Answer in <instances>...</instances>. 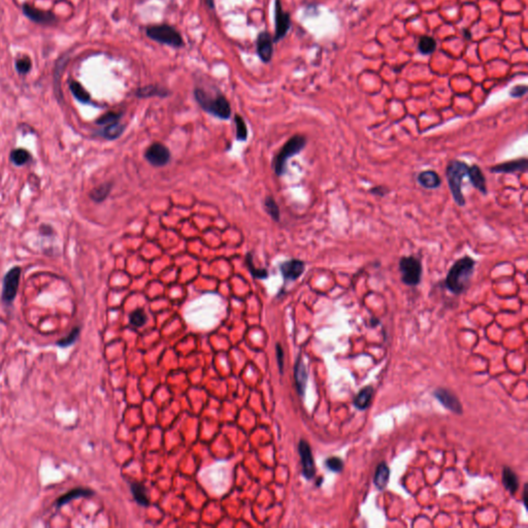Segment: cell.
I'll return each instance as SVG.
<instances>
[{
	"label": "cell",
	"instance_id": "obj_35",
	"mask_svg": "<svg viewBox=\"0 0 528 528\" xmlns=\"http://www.w3.org/2000/svg\"><path fill=\"white\" fill-rule=\"evenodd\" d=\"M120 118H121V114L111 112V113H108V114L103 115L102 117H100L97 120V124H99V125H110L112 123L118 122Z\"/></svg>",
	"mask_w": 528,
	"mask_h": 528
},
{
	"label": "cell",
	"instance_id": "obj_4",
	"mask_svg": "<svg viewBox=\"0 0 528 528\" xmlns=\"http://www.w3.org/2000/svg\"><path fill=\"white\" fill-rule=\"evenodd\" d=\"M146 36L157 41L159 44L170 46L173 48H182L184 46V39L181 33L171 25H152L145 29Z\"/></svg>",
	"mask_w": 528,
	"mask_h": 528
},
{
	"label": "cell",
	"instance_id": "obj_31",
	"mask_svg": "<svg viewBox=\"0 0 528 528\" xmlns=\"http://www.w3.org/2000/svg\"><path fill=\"white\" fill-rule=\"evenodd\" d=\"M264 205H265L266 212L272 217V219L274 221H279L280 220V208L276 200H274L271 196H267L265 198Z\"/></svg>",
	"mask_w": 528,
	"mask_h": 528
},
{
	"label": "cell",
	"instance_id": "obj_12",
	"mask_svg": "<svg viewBox=\"0 0 528 528\" xmlns=\"http://www.w3.org/2000/svg\"><path fill=\"white\" fill-rule=\"evenodd\" d=\"M433 395L435 396V398L439 401V403L445 407L446 409H448L449 411H451L452 413H455V414H458V415H461L462 414V406L460 404L459 399L456 397L455 394H453L451 391L447 390V389H442V388H439V389H436L433 393Z\"/></svg>",
	"mask_w": 528,
	"mask_h": 528
},
{
	"label": "cell",
	"instance_id": "obj_24",
	"mask_svg": "<svg viewBox=\"0 0 528 528\" xmlns=\"http://www.w3.org/2000/svg\"><path fill=\"white\" fill-rule=\"evenodd\" d=\"M436 49V40L429 35H423L420 37L418 43V50L423 55H430Z\"/></svg>",
	"mask_w": 528,
	"mask_h": 528
},
{
	"label": "cell",
	"instance_id": "obj_6",
	"mask_svg": "<svg viewBox=\"0 0 528 528\" xmlns=\"http://www.w3.org/2000/svg\"><path fill=\"white\" fill-rule=\"evenodd\" d=\"M401 281L407 286H418L422 279V263L415 256H404L399 260Z\"/></svg>",
	"mask_w": 528,
	"mask_h": 528
},
{
	"label": "cell",
	"instance_id": "obj_29",
	"mask_svg": "<svg viewBox=\"0 0 528 528\" xmlns=\"http://www.w3.org/2000/svg\"><path fill=\"white\" fill-rule=\"evenodd\" d=\"M246 264L251 272V274L253 277H254L255 279H266L268 273H267V270L266 269H258L255 267L254 265V262H253V256L251 253H249V254H247L246 256Z\"/></svg>",
	"mask_w": 528,
	"mask_h": 528
},
{
	"label": "cell",
	"instance_id": "obj_40",
	"mask_svg": "<svg viewBox=\"0 0 528 528\" xmlns=\"http://www.w3.org/2000/svg\"><path fill=\"white\" fill-rule=\"evenodd\" d=\"M276 350H277V358H278V363H279V367H280V371L283 372V367H284V351L281 347L280 344H277L276 346Z\"/></svg>",
	"mask_w": 528,
	"mask_h": 528
},
{
	"label": "cell",
	"instance_id": "obj_9",
	"mask_svg": "<svg viewBox=\"0 0 528 528\" xmlns=\"http://www.w3.org/2000/svg\"><path fill=\"white\" fill-rule=\"evenodd\" d=\"M145 159L154 166H164L171 159V152L167 147L159 142H155L147 147L144 153Z\"/></svg>",
	"mask_w": 528,
	"mask_h": 528
},
{
	"label": "cell",
	"instance_id": "obj_1",
	"mask_svg": "<svg viewBox=\"0 0 528 528\" xmlns=\"http://www.w3.org/2000/svg\"><path fill=\"white\" fill-rule=\"evenodd\" d=\"M476 260L470 256H463L453 263L445 279L446 288L455 295L466 291L475 272Z\"/></svg>",
	"mask_w": 528,
	"mask_h": 528
},
{
	"label": "cell",
	"instance_id": "obj_43",
	"mask_svg": "<svg viewBox=\"0 0 528 528\" xmlns=\"http://www.w3.org/2000/svg\"><path fill=\"white\" fill-rule=\"evenodd\" d=\"M379 323H380V321H379L378 319H372V320H370V325H371L372 327L376 326Z\"/></svg>",
	"mask_w": 528,
	"mask_h": 528
},
{
	"label": "cell",
	"instance_id": "obj_19",
	"mask_svg": "<svg viewBox=\"0 0 528 528\" xmlns=\"http://www.w3.org/2000/svg\"><path fill=\"white\" fill-rule=\"evenodd\" d=\"M135 95L139 98H149V97H155V96L166 97L170 95V91L158 85H149V86L138 88L135 92Z\"/></svg>",
	"mask_w": 528,
	"mask_h": 528
},
{
	"label": "cell",
	"instance_id": "obj_7",
	"mask_svg": "<svg viewBox=\"0 0 528 528\" xmlns=\"http://www.w3.org/2000/svg\"><path fill=\"white\" fill-rule=\"evenodd\" d=\"M274 20H276V32H274L273 43H279L283 39L291 27L290 14L283 11L281 0L274 3Z\"/></svg>",
	"mask_w": 528,
	"mask_h": 528
},
{
	"label": "cell",
	"instance_id": "obj_36",
	"mask_svg": "<svg viewBox=\"0 0 528 528\" xmlns=\"http://www.w3.org/2000/svg\"><path fill=\"white\" fill-rule=\"evenodd\" d=\"M79 334H80V329L79 328L72 329V331L70 332V334L68 336L64 337V339L61 340L60 342H58V345L60 347H68V346H70L71 344H73L77 341Z\"/></svg>",
	"mask_w": 528,
	"mask_h": 528
},
{
	"label": "cell",
	"instance_id": "obj_39",
	"mask_svg": "<svg viewBox=\"0 0 528 528\" xmlns=\"http://www.w3.org/2000/svg\"><path fill=\"white\" fill-rule=\"evenodd\" d=\"M369 192L371 194H373V195H379V196L383 197L389 192V190L386 187H384V186H376L374 188H371L369 190Z\"/></svg>",
	"mask_w": 528,
	"mask_h": 528
},
{
	"label": "cell",
	"instance_id": "obj_13",
	"mask_svg": "<svg viewBox=\"0 0 528 528\" xmlns=\"http://www.w3.org/2000/svg\"><path fill=\"white\" fill-rule=\"evenodd\" d=\"M306 264L299 259H291L283 262L280 265L282 276L286 281L297 280L305 272Z\"/></svg>",
	"mask_w": 528,
	"mask_h": 528
},
{
	"label": "cell",
	"instance_id": "obj_17",
	"mask_svg": "<svg viewBox=\"0 0 528 528\" xmlns=\"http://www.w3.org/2000/svg\"><path fill=\"white\" fill-rule=\"evenodd\" d=\"M24 13L25 15L31 19L32 21H34V22L36 23H40V24H51L53 22H55V16L50 13V12H44V11H39L35 8H32L28 5H25L24 6Z\"/></svg>",
	"mask_w": 528,
	"mask_h": 528
},
{
	"label": "cell",
	"instance_id": "obj_42",
	"mask_svg": "<svg viewBox=\"0 0 528 528\" xmlns=\"http://www.w3.org/2000/svg\"><path fill=\"white\" fill-rule=\"evenodd\" d=\"M463 32H464L463 34H464V36H466V38H467V39H471V38H472V34H471L472 32H470V31H469V30H467V29H464V30H463Z\"/></svg>",
	"mask_w": 528,
	"mask_h": 528
},
{
	"label": "cell",
	"instance_id": "obj_41",
	"mask_svg": "<svg viewBox=\"0 0 528 528\" xmlns=\"http://www.w3.org/2000/svg\"><path fill=\"white\" fill-rule=\"evenodd\" d=\"M206 6H207L208 9L213 10V9L215 8V3H214V0H206Z\"/></svg>",
	"mask_w": 528,
	"mask_h": 528
},
{
	"label": "cell",
	"instance_id": "obj_18",
	"mask_svg": "<svg viewBox=\"0 0 528 528\" xmlns=\"http://www.w3.org/2000/svg\"><path fill=\"white\" fill-rule=\"evenodd\" d=\"M418 183L425 189H437L441 185V179L434 171H424L418 175Z\"/></svg>",
	"mask_w": 528,
	"mask_h": 528
},
{
	"label": "cell",
	"instance_id": "obj_37",
	"mask_svg": "<svg viewBox=\"0 0 528 528\" xmlns=\"http://www.w3.org/2000/svg\"><path fill=\"white\" fill-rule=\"evenodd\" d=\"M16 67L20 73H26L31 68V61L27 57L19 59L16 63Z\"/></svg>",
	"mask_w": 528,
	"mask_h": 528
},
{
	"label": "cell",
	"instance_id": "obj_23",
	"mask_svg": "<svg viewBox=\"0 0 528 528\" xmlns=\"http://www.w3.org/2000/svg\"><path fill=\"white\" fill-rule=\"evenodd\" d=\"M125 130V126L120 124L119 122L112 123L110 125H107V127L103 128V130L100 132V134L107 139L113 140L122 135V133Z\"/></svg>",
	"mask_w": 528,
	"mask_h": 528
},
{
	"label": "cell",
	"instance_id": "obj_5",
	"mask_svg": "<svg viewBox=\"0 0 528 528\" xmlns=\"http://www.w3.org/2000/svg\"><path fill=\"white\" fill-rule=\"evenodd\" d=\"M307 138L303 135H294L291 137L282 147V150L274 158L273 170L278 176H282L285 173V167L287 160L304 150L306 146Z\"/></svg>",
	"mask_w": 528,
	"mask_h": 528
},
{
	"label": "cell",
	"instance_id": "obj_34",
	"mask_svg": "<svg viewBox=\"0 0 528 528\" xmlns=\"http://www.w3.org/2000/svg\"><path fill=\"white\" fill-rule=\"evenodd\" d=\"M325 466L329 471L334 472V473H339V472H342L344 469V462L339 457H329L325 461Z\"/></svg>",
	"mask_w": 528,
	"mask_h": 528
},
{
	"label": "cell",
	"instance_id": "obj_8",
	"mask_svg": "<svg viewBox=\"0 0 528 528\" xmlns=\"http://www.w3.org/2000/svg\"><path fill=\"white\" fill-rule=\"evenodd\" d=\"M21 277L20 267L12 268L5 277L4 289H3V300L7 304H11L17 295L19 282Z\"/></svg>",
	"mask_w": 528,
	"mask_h": 528
},
{
	"label": "cell",
	"instance_id": "obj_27",
	"mask_svg": "<svg viewBox=\"0 0 528 528\" xmlns=\"http://www.w3.org/2000/svg\"><path fill=\"white\" fill-rule=\"evenodd\" d=\"M70 90L73 94V96L83 103H88L90 101V95L89 93L83 88L81 84L78 82H71L70 84Z\"/></svg>",
	"mask_w": 528,
	"mask_h": 528
},
{
	"label": "cell",
	"instance_id": "obj_38",
	"mask_svg": "<svg viewBox=\"0 0 528 528\" xmlns=\"http://www.w3.org/2000/svg\"><path fill=\"white\" fill-rule=\"evenodd\" d=\"M527 90L528 88L526 85H517L510 90V96L513 98L523 97L527 93Z\"/></svg>",
	"mask_w": 528,
	"mask_h": 528
},
{
	"label": "cell",
	"instance_id": "obj_33",
	"mask_svg": "<svg viewBox=\"0 0 528 528\" xmlns=\"http://www.w3.org/2000/svg\"><path fill=\"white\" fill-rule=\"evenodd\" d=\"M235 122L237 126V138L239 140H246L248 136V129L244 119L241 116L237 115L235 117Z\"/></svg>",
	"mask_w": 528,
	"mask_h": 528
},
{
	"label": "cell",
	"instance_id": "obj_11",
	"mask_svg": "<svg viewBox=\"0 0 528 528\" xmlns=\"http://www.w3.org/2000/svg\"><path fill=\"white\" fill-rule=\"evenodd\" d=\"M256 50L258 57L262 62H270L273 54V38L267 31H262L258 34L256 40Z\"/></svg>",
	"mask_w": 528,
	"mask_h": 528
},
{
	"label": "cell",
	"instance_id": "obj_32",
	"mask_svg": "<svg viewBox=\"0 0 528 528\" xmlns=\"http://www.w3.org/2000/svg\"><path fill=\"white\" fill-rule=\"evenodd\" d=\"M129 321H130V324L133 325L134 327L143 326L146 322V315L144 311L141 309H137L133 311L129 316Z\"/></svg>",
	"mask_w": 528,
	"mask_h": 528
},
{
	"label": "cell",
	"instance_id": "obj_22",
	"mask_svg": "<svg viewBox=\"0 0 528 528\" xmlns=\"http://www.w3.org/2000/svg\"><path fill=\"white\" fill-rule=\"evenodd\" d=\"M372 393H373V389L371 386H366L365 388H363L355 396L354 406L360 411L365 410L369 406Z\"/></svg>",
	"mask_w": 528,
	"mask_h": 528
},
{
	"label": "cell",
	"instance_id": "obj_21",
	"mask_svg": "<svg viewBox=\"0 0 528 528\" xmlns=\"http://www.w3.org/2000/svg\"><path fill=\"white\" fill-rule=\"evenodd\" d=\"M502 484L511 494H515L519 488V481L517 475L510 468H503Z\"/></svg>",
	"mask_w": 528,
	"mask_h": 528
},
{
	"label": "cell",
	"instance_id": "obj_3",
	"mask_svg": "<svg viewBox=\"0 0 528 528\" xmlns=\"http://www.w3.org/2000/svg\"><path fill=\"white\" fill-rule=\"evenodd\" d=\"M194 96L201 109L205 112L223 120L230 118L231 107L225 96L218 94L213 97L200 88H196L194 90Z\"/></svg>",
	"mask_w": 528,
	"mask_h": 528
},
{
	"label": "cell",
	"instance_id": "obj_25",
	"mask_svg": "<svg viewBox=\"0 0 528 528\" xmlns=\"http://www.w3.org/2000/svg\"><path fill=\"white\" fill-rule=\"evenodd\" d=\"M131 487V492L133 494V497L134 499L140 504V505H149V497H147V494H146V490H145V487L138 483V482H134L130 485Z\"/></svg>",
	"mask_w": 528,
	"mask_h": 528
},
{
	"label": "cell",
	"instance_id": "obj_26",
	"mask_svg": "<svg viewBox=\"0 0 528 528\" xmlns=\"http://www.w3.org/2000/svg\"><path fill=\"white\" fill-rule=\"evenodd\" d=\"M93 494V491L89 490V489H83V488H77V489H73L71 491H69L68 493L64 494L62 497H60L57 501V505L58 506H61L63 504L67 503L68 501L74 499V498H78V497H82V496H90Z\"/></svg>",
	"mask_w": 528,
	"mask_h": 528
},
{
	"label": "cell",
	"instance_id": "obj_20",
	"mask_svg": "<svg viewBox=\"0 0 528 528\" xmlns=\"http://www.w3.org/2000/svg\"><path fill=\"white\" fill-rule=\"evenodd\" d=\"M389 478H390V470L387 467V464L385 462L380 463L376 468L374 480H373L376 488L380 490L385 489L389 482Z\"/></svg>",
	"mask_w": 528,
	"mask_h": 528
},
{
	"label": "cell",
	"instance_id": "obj_16",
	"mask_svg": "<svg viewBox=\"0 0 528 528\" xmlns=\"http://www.w3.org/2000/svg\"><path fill=\"white\" fill-rule=\"evenodd\" d=\"M468 177L471 183L473 184V186L477 190H479V191L483 194H487L488 190H487V186H486V179H485V176L480 168V166L476 164L470 165Z\"/></svg>",
	"mask_w": 528,
	"mask_h": 528
},
{
	"label": "cell",
	"instance_id": "obj_10",
	"mask_svg": "<svg viewBox=\"0 0 528 528\" xmlns=\"http://www.w3.org/2000/svg\"><path fill=\"white\" fill-rule=\"evenodd\" d=\"M298 451H299V455L301 458L303 474L307 480H311L314 478L316 474V469H315V462H314L312 450L307 440L300 439L299 445H298Z\"/></svg>",
	"mask_w": 528,
	"mask_h": 528
},
{
	"label": "cell",
	"instance_id": "obj_15",
	"mask_svg": "<svg viewBox=\"0 0 528 528\" xmlns=\"http://www.w3.org/2000/svg\"><path fill=\"white\" fill-rule=\"evenodd\" d=\"M294 378H295V384H296L297 392L300 396L305 395L307 382H308V371L307 367L305 365V362L303 360L301 356L298 357L294 366Z\"/></svg>",
	"mask_w": 528,
	"mask_h": 528
},
{
	"label": "cell",
	"instance_id": "obj_30",
	"mask_svg": "<svg viewBox=\"0 0 528 528\" xmlns=\"http://www.w3.org/2000/svg\"><path fill=\"white\" fill-rule=\"evenodd\" d=\"M30 158H31L30 154L26 150H23V149L14 150L11 154V160L17 166H22L26 164L30 160Z\"/></svg>",
	"mask_w": 528,
	"mask_h": 528
},
{
	"label": "cell",
	"instance_id": "obj_2",
	"mask_svg": "<svg viewBox=\"0 0 528 528\" xmlns=\"http://www.w3.org/2000/svg\"><path fill=\"white\" fill-rule=\"evenodd\" d=\"M470 165L463 161L451 160L446 167V177L453 199L459 206L466 205V198L462 194V180L468 176Z\"/></svg>",
	"mask_w": 528,
	"mask_h": 528
},
{
	"label": "cell",
	"instance_id": "obj_14",
	"mask_svg": "<svg viewBox=\"0 0 528 528\" xmlns=\"http://www.w3.org/2000/svg\"><path fill=\"white\" fill-rule=\"evenodd\" d=\"M528 168V161L526 158L516 159L504 163H499L491 167L490 172L494 174H514L525 173Z\"/></svg>",
	"mask_w": 528,
	"mask_h": 528
},
{
	"label": "cell",
	"instance_id": "obj_28",
	"mask_svg": "<svg viewBox=\"0 0 528 528\" xmlns=\"http://www.w3.org/2000/svg\"><path fill=\"white\" fill-rule=\"evenodd\" d=\"M111 189H112L111 184H109V183H107V184H102V185H100L99 187L93 189V191L91 192L90 196H91V198H92L94 201H96V202H100V201L104 200L105 198L108 197V195H109V193H110V191H111Z\"/></svg>",
	"mask_w": 528,
	"mask_h": 528
}]
</instances>
